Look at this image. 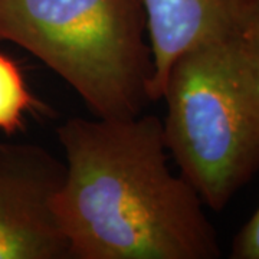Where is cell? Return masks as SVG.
<instances>
[{"label":"cell","instance_id":"ba28073f","mask_svg":"<svg viewBox=\"0 0 259 259\" xmlns=\"http://www.w3.org/2000/svg\"><path fill=\"white\" fill-rule=\"evenodd\" d=\"M238 35L259 76V0L252 8Z\"/></svg>","mask_w":259,"mask_h":259},{"label":"cell","instance_id":"3957f363","mask_svg":"<svg viewBox=\"0 0 259 259\" xmlns=\"http://www.w3.org/2000/svg\"><path fill=\"white\" fill-rule=\"evenodd\" d=\"M28 51L95 117L131 118L151 98L144 0H0V44Z\"/></svg>","mask_w":259,"mask_h":259},{"label":"cell","instance_id":"52a82bcc","mask_svg":"<svg viewBox=\"0 0 259 259\" xmlns=\"http://www.w3.org/2000/svg\"><path fill=\"white\" fill-rule=\"evenodd\" d=\"M231 258L259 259V206L233 238Z\"/></svg>","mask_w":259,"mask_h":259},{"label":"cell","instance_id":"6da1fadb","mask_svg":"<svg viewBox=\"0 0 259 259\" xmlns=\"http://www.w3.org/2000/svg\"><path fill=\"white\" fill-rule=\"evenodd\" d=\"M65 179L54 197L71 259H216L197 192L167 164L156 115L72 117L56 130Z\"/></svg>","mask_w":259,"mask_h":259},{"label":"cell","instance_id":"8992f818","mask_svg":"<svg viewBox=\"0 0 259 259\" xmlns=\"http://www.w3.org/2000/svg\"><path fill=\"white\" fill-rule=\"evenodd\" d=\"M48 111L29 88L22 68L0 51V131L12 136L25 128L29 114Z\"/></svg>","mask_w":259,"mask_h":259},{"label":"cell","instance_id":"277c9868","mask_svg":"<svg viewBox=\"0 0 259 259\" xmlns=\"http://www.w3.org/2000/svg\"><path fill=\"white\" fill-rule=\"evenodd\" d=\"M65 171L42 146L0 143V259H71L54 212Z\"/></svg>","mask_w":259,"mask_h":259},{"label":"cell","instance_id":"5b68a950","mask_svg":"<svg viewBox=\"0 0 259 259\" xmlns=\"http://www.w3.org/2000/svg\"><path fill=\"white\" fill-rule=\"evenodd\" d=\"M258 0H144L154 74L153 101L161 100L170 66L207 40L239 33Z\"/></svg>","mask_w":259,"mask_h":259},{"label":"cell","instance_id":"7a4b0ae2","mask_svg":"<svg viewBox=\"0 0 259 259\" xmlns=\"http://www.w3.org/2000/svg\"><path fill=\"white\" fill-rule=\"evenodd\" d=\"M161 100L167 153L203 204L221 212L259 171V76L239 35L183 52Z\"/></svg>","mask_w":259,"mask_h":259}]
</instances>
